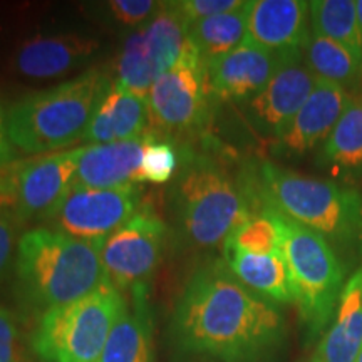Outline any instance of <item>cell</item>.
I'll return each instance as SVG.
<instances>
[{
  "instance_id": "1",
  "label": "cell",
  "mask_w": 362,
  "mask_h": 362,
  "mask_svg": "<svg viewBox=\"0 0 362 362\" xmlns=\"http://www.w3.org/2000/svg\"><path fill=\"white\" fill-rule=\"evenodd\" d=\"M171 346L181 354L259 362L285 339L277 305L247 288L223 262L193 272L170 315Z\"/></svg>"
},
{
  "instance_id": "2",
  "label": "cell",
  "mask_w": 362,
  "mask_h": 362,
  "mask_svg": "<svg viewBox=\"0 0 362 362\" xmlns=\"http://www.w3.org/2000/svg\"><path fill=\"white\" fill-rule=\"evenodd\" d=\"M181 165L168 192L170 214L180 245L208 252L226 240L250 216L252 203L243 185L206 153L181 144Z\"/></svg>"
},
{
  "instance_id": "3",
  "label": "cell",
  "mask_w": 362,
  "mask_h": 362,
  "mask_svg": "<svg viewBox=\"0 0 362 362\" xmlns=\"http://www.w3.org/2000/svg\"><path fill=\"white\" fill-rule=\"evenodd\" d=\"M101 248L103 243L67 237L47 226L25 232L13 260L19 304L40 317L89 296L107 279Z\"/></svg>"
},
{
  "instance_id": "4",
  "label": "cell",
  "mask_w": 362,
  "mask_h": 362,
  "mask_svg": "<svg viewBox=\"0 0 362 362\" xmlns=\"http://www.w3.org/2000/svg\"><path fill=\"white\" fill-rule=\"evenodd\" d=\"M252 206L277 211L334 242L362 238V200L354 189L260 161L243 183Z\"/></svg>"
},
{
  "instance_id": "5",
  "label": "cell",
  "mask_w": 362,
  "mask_h": 362,
  "mask_svg": "<svg viewBox=\"0 0 362 362\" xmlns=\"http://www.w3.org/2000/svg\"><path fill=\"white\" fill-rule=\"evenodd\" d=\"M110 86V78L93 67L64 83L19 98L7 110L12 144L29 155L42 156L83 139Z\"/></svg>"
},
{
  "instance_id": "6",
  "label": "cell",
  "mask_w": 362,
  "mask_h": 362,
  "mask_svg": "<svg viewBox=\"0 0 362 362\" xmlns=\"http://www.w3.org/2000/svg\"><path fill=\"white\" fill-rule=\"evenodd\" d=\"M128 305L106 279L94 292L39 317L30 349L39 362H99L112 325Z\"/></svg>"
},
{
  "instance_id": "7",
  "label": "cell",
  "mask_w": 362,
  "mask_h": 362,
  "mask_svg": "<svg viewBox=\"0 0 362 362\" xmlns=\"http://www.w3.org/2000/svg\"><path fill=\"white\" fill-rule=\"evenodd\" d=\"M274 211V210H272ZM282 255L291 272L293 304L309 337L319 336L336 314L344 288V270L327 238L274 211Z\"/></svg>"
},
{
  "instance_id": "8",
  "label": "cell",
  "mask_w": 362,
  "mask_h": 362,
  "mask_svg": "<svg viewBox=\"0 0 362 362\" xmlns=\"http://www.w3.org/2000/svg\"><path fill=\"white\" fill-rule=\"evenodd\" d=\"M149 121L166 138H187L205 129L211 98L208 69L200 54L187 42L176 64L156 79L148 93Z\"/></svg>"
},
{
  "instance_id": "9",
  "label": "cell",
  "mask_w": 362,
  "mask_h": 362,
  "mask_svg": "<svg viewBox=\"0 0 362 362\" xmlns=\"http://www.w3.org/2000/svg\"><path fill=\"white\" fill-rule=\"evenodd\" d=\"M81 148L12 163L0 170V206L19 223L44 220L78 178Z\"/></svg>"
},
{
  "instance_id": "10",
  "label": "cell",
  "mask_w": 362,
  "mask_h": 362,
  "mask_svg": "<svg viewBox=\"0 0 362 362\" xmlns=\"http://www.w3.org/2000/svg\"><path fill=\"white\" fill-rule=\"evenodd\" d=\"M188 42V25L173 2L126 37L116 62L117 83L146 99L151 86L178 61Z\"/></svg>"
},
{
  "instance_id": "11",
  "label": "cell",
  "mask_w": 362,
  "mask_h": 362,
  "mask_svg": "<svg viewBox=\"0 0 362 362\" xmlns=\"http://www.w3.org/2000/svg\"><path fill=\"white\" fill-rule=\"evenodd\" d=\"M168 238V225L151 206L136 211L104 240L101 257L106 277L121 292L146 288L160 267Z\"/></svg>"
},
{
  "instance_id": "12",
  "label": "cell",
  "mask_w": 362,
  "mask_h": 362,
  "mask_svg": "<svg viewBox=\"0 0 362 362\" xmlns=\"http://www.w3.org/2000/svg\"><path fill=\"white\" fill-rule=\"evenodd\" d=\"M141 189L138 185L101 189L74 185L44 216L47 228L84 242L104 243L138 210Z\"/></svg>"
},
{
  "instance_id": "13",
  "label": "cell",
  "mask_w": 362,
  "mask_h": 362,
  "mask_svg": "<svg viewBox=\"0 0 362 362\" xmlns=\"http://www.w3.org/2000/svg\"><path fill=\"white\" fill-rule=\"evenodd\" d=\"M317 79L305 66L302 51L280 69L262 93L247 101V119L264 138L279 141L314 90Z\"/></svg>"
},
{
  "instance_id": "14",
  "label": "cell",
  "mask_w": 362,
  "mask_h": 362,
  "mask_svg": "<svg viewBox=\"0 0 362 362\" xmlns=\"http://www.w3.org/2000/svg\"><path fill=\"white\" fill-rule=\"evenodd\" d=\"M99 51L101 42L88 34H35L17 45L12 69L21 78L33 81L64 78L88 66Z\"/></svg>"
},
{
  "instance_id": "15",
  "label": "cell",
  "mask_w": 362,
  "mask_h": 362,
  "mask_svg": "<svg viewBox=\"0 0 362 362\" xmlns=\"http://www.w3.org/2000/svg\"><path fill=\"white\" fill-rule=\"evenodd\" d=\"M300 51L275 52L243 42L208 66V84L215 101H250Z\"/></svg>"
},
{
  "instance_id": "16",
  "label": "cell",
  "mask_w": 362,
  "mask_h": 362,
  "mask_svg": "<svg viewBox=\"0 0 362 362\" xmlns=\"http://www.w3.org/2000/svg\"><path fill=\"white\" fill-rule=\"evenodd\" d=\"M310 6L304 0H252L245 42L267 51H302L310 34Z\"/></svg>"
},
{
  "instance_id": "17",
  "label": "cell",
  "mask_w": 362,
  "mask_h": 362,
  "mask_svg": "<svg viewBox=\"0 0 362 362\" xmlns=\"http://www.w3.org/2000/svg\"><path fill=\"white\" fill-rule=\"evenodd\" d=\"M349 103V94L341 86L317 81L314 90L298 110L292 123L277 143V151L300 156L327 139L330 131Z\"/></svg>"
},
{
  "instance_id": "18",
  "label": "cell",
  "mask_w": 362,
  "mask_h": 362,
  "mask_svg": "<svg viewBox=\"0 0 362 362\" xmlns=\"http://www.w3.org/2000/svg\"><path fill=\"white\" fill-rule=\"evenodd\" d=\"M148 138L149 133L128 141L81 146L76 185L101 189L138 185Z\"/></svg>"
},
{
  "instance_id": "19",
  "label": "cell",
  "mask_w": 362,
  "mask_h": 362,
  "mask_svg": "<svg viewBox=\"0 0 362 362\" xmlns=\"http://www.w3.org/2000/svg\"><path fill=\"white\" fill-rule=\"evenodd\" d=\"M149 121L148 101L119 83L111 84L94 111L83 141L107 144L128 141L146 134Z\"/></svg>"
},
{
  "instance_id": "20",
  "label": "cell",
  "mask_w": 362,
  "mask_h": 362,
  "mask_svg": "<svg viewBox=\"0 0 362 362\" xmlns=\"http://www.w3.org/2000/svg\"><path fill=\"white\" fill-rule=\"evenodd\" d=\"M336 320L317 346L319 362H356L362 351V269L344 285Z\"/></svg>"
},
{
  "instance_id": "21",
  "label": "cell",
  "mask_w": 362,
  "mask_h": 362,
  "mask_svg": "<svg viewBox=\"0 0 362 362\" xmlns=\"http://www.w3.org/2000/svg\"><path fill=\"white\" fill-rule=\"evenodd\" d=\"M99 362H155L146 288L131 292V304L112 325Z\"/></svg>"
},
{
  "instance_id": "22",
  "label": "cell",
  "mask_w": 362,
  "mask_h": 362,
  "mask_svg": "<svg viewBox=\"0 0 362 362\" xmlns=\"http://www.w3.org/2000/svg\"><path fill=\"white\" fill-rule=\"evenodd\" d=\"M228 270L247 288L272 304H293L291 272L282 252L274 255H255L233 248H223Z\"/></svg>"
},
{
  "instance_id": "23",
  "label": "cell",
  "mask_w": 362,
  "mask_h": 362,
  "mask_svg": "<svg viewBox=\"0 0 362 362\" xmlns=\"http://www.w3.org/2000/svg\"><path fill=\"white\" fill-rule=\"evenodd\" d=\"M250 2L245 0L232 12L208 17L188 27V42L197 49L206 67L245 42Z\"/></svg>"
},
{
  "instance_id": "24",
  "label": "cell",
  "mask_w": 362,
  "mask_h": 362,
  "mask_svg": "<svg viewBox=\"0 0 362 362\" xmlns=\"http://www.w3.org/2000/svg\"><path fill=\"white\" fill-rule=\"evenodd\" d=\"M302 57L317 79L337 84L346 90L351 86H356L361 78L362 64L356 61L349 51H346L341 44L324 35H317L312 30L302 47Z\"/></svg>"
},
{
  "instance_id": "25",
  "label": "cell",
  "mask_w": 362,
  "mask_h": 362,
  "mask_svg": "<svg viewBox=\"0 0 362 362\" xmlns=\"http://www.w3.org/2000/svg\"><path fill=\"white\" fill-rule=\"evenodd\" d=\"M310 6V30L341 44L362 64V42L354 0H314Z\"/></svg>"
},
{
  "instance_id": "26",
  "label": "cell",
  "mask_w": 362,
  "mask_h": 362,
  "mask_svg": "<svg viewBox=\"0 0 362 362\" xmlns=\"http://www.w3.org/2000/svg\"><path fill=\"white\" fill-rule=\"evenodd\" d=\"M322 160L346 170L362 166V93L349 98L337 124L324 141Z\"/></svg>"
},
{
  "instance_id": "27",
  "label": "cell",
  "mask_w": 362,
  "mask_h": 362,
  "mask_svg": "<svg viewBox=\"0 0 362 362\" xmlns=\"http://www.w3.org/2000/svg\"><path fill=\"white\" fill-rule=\"evenodd\" d=\"M223 248H233L255 255H274L282 250V235L274 211L269 208H260L253 211L248 218L238 226L226 240Z\"/></svg>"
},
{
  "instance_id": "28",
  "label": "cell",
  "mask_w": 362,
  "mask_h": 362,
  "mask_svg": "<svg viewBox=\"0 0 362 362\" xmlns=\"http://www.w3.org/2000/svg\"><path fill=\"white\" fill-rule=\"evenodd\" d=\"M181 165V156L176 143L170 138H160L158 133H149L144 146L138 181L153 185H165L175 180Z\"/></svg>"
},
{
  "instance_id": "29",
  "label": "cell",
  "mask_w": 362,
  "mask_h": 362,
  "mask_svg": "<svg viewBox=\"0 0 362 362\" xmlns=\"http://www.w3.org/2000/svg\"><path fill=\"white\" fill-rule=\"evenodd\" d=\"M163 2L155 0H112L106 4V11L110 13V19L116 24L141 27L156 16Z\"/></svg>"
},
{
  "instance_id": "30",
  "label": "cell",
  "mask_w": 362,
  "mask_h": 362,
  "mask_svg": "<svg viewBox=\"0 0 362 362\" xmlns=\"http://www.w3.org/2000/svg\"><path fill=\"white\" fill-rule=\"evenodd\" d=\"M0 362H27L19 320L7 307H0Z\"/></svg>"
},
{
  "instance_id": "31",
  "label": "cell",
  "mask_w": 362,
  "mask_h": 362,
  "mask_svg": "<svg viewBox=\"0 0 362 362\" xmlns=\"http://www.w3.org/2000/svg\"><path fill=\"white\" fill-rule=\"evenodd\" d=\"M245 0H176L173 6L181 19L189 27L194 22H200L208 17L220 16V13L232 12L242 7Z\"/></svg>"
},
{
  "instance_id": "32",
  "label": "cell",
  "mask_w": 362,
  "mask_h": 362,
  "mask_svg": "<svg viewBox=\"0 0 362 362\" xmlns=\"http://www.w3.org/2000/svg\"><path fill=\"white\" fill-rule=\"evenodd\" d=\"M19 221L11 210L0 206V284L6 279L12 264L13 248H16V235Z\"/></svg>"
},
{
  "instance_id": "33",
  "label": "cell",
  "mask_w": 362,
  "mask_h": 362,
  "mask_svg": "<svg viewBox=\"0 0 362 362\" xmlns=\"http://www.w3.org/2000/svg\"><path fill=\"white\" fill-rule=\"evenodd\" d=\"M13 158H16V151H13V144L11 138H8L7 111L4 107L2 98H0V170L11 166Z\"/></svg>"
},
{
  "instance_id": "34",
  "label": "cell",
  "mask_w": 362,
  "mask_h": 362,
  "mask_svg": "<svg viewBox=\"0 0 362 362\" xmlns=\"http://www.w3.org/2000/svg\"><path fill=\"white\" fill-rule=\"evenodd\" d=\"M356 12H357V22H359L361 42H362V0H357V2H356Z\"/></svg>"
},
{
  "instance_id": "35",
  "label": "cell",
  "mask_w": 362,
  "mask_h": 362,
  "mask_svg": "<svg viewBox=\"0 0 362 362\" xmlns=\"http://www.w3.org/2000/svg\"><path fill=\"white\" fill-rule=\"evenodd\" d=\"M356 362H362V351H361V354H359V357H357Z\"/></svg>"
},
{
  "instance_id": "36",
  "label": "cell",
  "mask_w": 362,
  "mask_h": 362,
  "mask_svg": "<svg viewBox=\"0 0 362 362\" xmlns=\"http://www.w3.org/2000/svg\"><path fill=\"white\" fill-rule=\"evenodd\" d=\"M310 362H319V361H315V359H312V361H310Z\"/></svg>"
}]
</instances>
